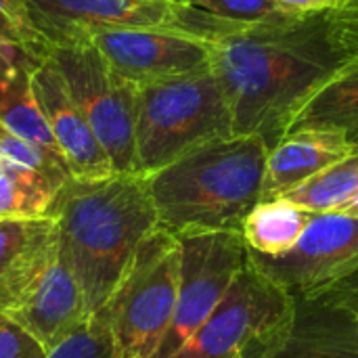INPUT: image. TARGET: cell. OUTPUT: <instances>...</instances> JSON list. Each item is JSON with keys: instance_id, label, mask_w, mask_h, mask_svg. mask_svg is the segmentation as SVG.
<instances>
[{"instance_id": "cell-12", "label": "cell", "mask_w": 358, "mask_h": 358, "mask_svg": "<svg viewBox=\"0 0 358 358\" xmlns=\"http://www.w3.org/2000/svg\"><path fill=\"white\" fill-rule=\"evenodd\" d=\"M31 82L40 111L65 159L69 176L76 180H99L115 174L105 149L73 103L61 71L48 52L34 59Z\"/></svg>"}, {"instance_id": "cell-14", "label": "cell", "mask_w": 358, "mask_h": 358, "mask_svg": "<svg viewBox=\"0 0 358 358\" xmlns=\"http://www.w3.org/2000/svg\"><path fill=\"white\" fill-rule=\"evenodd\" d=\"M61 254L55 216L0 220V313L17 306Z\"/></svg>"}, {"instance_id": "cell-29", "label": "cell", "mask_w": 358, "mask_h": 358, "mask_svg": "<svg viewBox=\"0 0 358 358\" xmlns=\"http://www.w3.org/2000/svg\"><path fill=\"white\" fill-rule=\"evenodd\" d=\"M342 214H348V216H357L358 218V195L352 197L344 208H342Z\"/></svg>"}, {"instance_id": "cell-23", "label": "cell", "mask_w": 358, "mask_h": 358, "mask_svg": "<svg viewBox=\"0 0 358 358\" xmlns=\"http://www.w3.org/2000/svg\"><path fill=\"white\" fill-rule=\"evenodd\" d=\"M0 159L23 166V168H31V170L44 174L46 178H50L61 189L71 178L69 170L61 157H57V155L48 153L46 149L29 143L27 138L6 130L2 124H0Z\"/></svg>"}, {"instance_id": "cell-32", "label": "cell", "mask_w": 358, "mask_h": 358, "mask_svg": "<svg viewBox=\"0 0 358 358\" xmlns=\"http://www.w3.org/2000/svg\"><path fill=\"white\" fill-rule=\"evenodd\" d=\"M180 2H182V4H185V2H187V0H180Z\"/></svg>"}, {"instance_id": "cell-33", "label": "cell", "mask_w": 358, "mask_h": 358, "mask_svg": "<svg viewBox=\"0 0 358 358\" xmlns=\"http://www.w3.org/2000/svg\"><path fill=\"white\" fill-rule=\"evenodd\" d=\"M0 46H2V44H0Z\"/></svg>"}, {"instance_id": "cell-2", "label": "cell", "mask_w": 358, "mask_h": 358, "mask_svg": "<svg viewBox=\"0 0 358 358\" xmlns=\"http://www.w3.org/2000/svg\"><path fill=\"white\" fill-rule=\"evenodd\" d=\"M48 216L59 222L61 254L80 283L88 317L94 319L130 271L143 241L159 227L149 178H69Z\"/></svg>"}, {"instance_id": "cell-19", "label": "cell", "mask_w": 358, "mask_h": 358, "mask_svg": "<svg viewBox=\"0 0 358 358\" xmlns=\"http://www.w3.org/2000/svg\"><path fill=\"white\" fill-rule=\"evenodd\" d=\"M313 218L315 212H308L287 199L260 201L245 218L241 237L254 254L281 256L300 241Z\"/></svg>"}, {"instance_id": "cell-9", "label": "cell", "mask_w": 358, "mask_h": 358, "mask_svg": "<svg viewBox=\"0 0 358 358\" xmlns=\"http://www.w3.org/2000/svg\"><path fill=\"white\" fill-rule=\"evenodd\" d=\"M29 21L46 48L124 27H172L208 38L210 19L187 4L159 0H27Z\"/></svg>"}, {"instance_id": "cell-15", "label": "cell", "mask_w": 358, "mask_h": 358, "mask_svg": "<svg viewBox=\"0 0 358 358\" xmlns=\"http://www.w3.org/2000/svg\"><path fill=\"white\" fill-rule=\"evenodd\" d=\"M264 358H358L355 308L327 296L296 302L285 340Z\"/></svg>"}, {"instance_id": "cell-8", "label": "cell", "mask_w": 358, "mask_h": 358, "mask_svg": "<svg viewBox=\"0 0 358 358\" xmlns=\"http://www.w3.org/2000/svg\"><path fill=\"white\" fill-rule=\"evenodd\" d=\"M182 245L180 287L170 329L153 358H174L220 306L250 262L241 233H197L178 237Z\"/></svg>"}, {"instance_id": "cell-30", "label": "cell", "mask_w": 358, "mask_h": 358, "mask_svg": "<svg viewBox=\"0 0 358 358\" xmlns=\"http://www.w3.org/2000/svg\"><path fill=\"white\" fill-rule=\"evenodd\" d=\"M159 2H178V4H182L180 0H159Z\"/></svg>"}, {"instance_id": "cell-25", "label": "cell", "mask_w": 358, "mask_h": 358, "mask_svg": "<svg viewBox=\"0 0 358 358\" xmlns=\"http://www.w3.org/2000/svg\"><path fill=\"white\" fill-rule=\"evenodd\" d=\"M46 358H113L107 323L99 317L86 321Z\"/></svg>"}, {"instance_id": "cell-17", "label": "cell", "mask_w": 358, "mask_h": 358, "mask_svg": "<svg viewBox=\"0 0 358 358\" xmlns=\"http://www.w3.org/2000/svg\"><path fill=\"white\" fill-rule=\"evenodd\" d=\"M40 55L10 44L0 46V124L63 159L34 92L31 63Z\"/></svg>"}, {"instance_id": "cell-7", "label": "cell", "mask_w": 358, "mask_h": 358, "mask_svg": "<svg viewBox=\"0 0 358 358\" xmlns=\"http://www.w3.org/2000/svg\"><path fill=\"white\" fill-rule=\"evenodd\" d=\"M65 86L105 149L115 174L136 170V99L138 86L117 76L90 40L50 46Z\"/></svg>"}, {"instance_id": "cell-21", "label": "cell", "mask_w": 358, "mask_h": 358, "mask_svg": "<svg viewBox=\"0 0 358 358\" xmlns=\"http://www.w3.org/2000/svg\"><path fill=\"white\" fill-rule=\"evenodd\" d=\"M358 195V147L344 159L331 164L285 197L308 212L329 214L342 212V208Z\"/></svg>"}, {"instance_id": "cell-31", "label": "cell", "mask_w": 358, "mask_h": 358, "mask_svg": "<svg viewBox=\"0 0 358 358\" xmlns=\"http://www.w3.org/2000/svg\"><path fill=\"white\" fill-rule=\"evenodd\" d=\"M355 315H357V319H358V302L355 304Z\"/></svg>"}, {"instance_id": "cell-24", "label": "cell", "mask_w": 358, "mask_h": 358, "mask_svg": "<svg viewBox=\"0 0 358 358\" xmlns=\"http://www.w3.org/2000/svg\"><path fill=\"white\" fill-rule=\"evenodd\" d=\"M0 44L19 46L31 55L48 50L29 21L27 0H0Z\"/></svg>"}, {"instance_id": "cell-22", "label": "cell", "mask_w": 358, "mask_h": 358, "mask_svg": "<svg viewBox=\"0 0 358 358\" xmlns=\"http://www.w3.org/2000/svg\"><path fill=\"white\" fill-rule=\"evenodd\" d=\"M185 4L231 27L281 23L304 17V13L287 8L277 0H187Z\"/></svg>"}, {"instance_id": "cell-11", "label": "cell", "mask_w": 358, "mask_h": 358, "mask_svg": "<svg viewBox=\"0 0 358 358\" xmlns=\"http://www.w3.org/2000/svg\"><path fill=\"white\" fill-rule=\"evenodd\" d=\"M109 67L124 80L147 86L210 69V42L172 27H124L90 36Z\"/></svg>"}, {"instance_id": "cell-27", "label": "cell", "mask_w": 358, "mask_h": 358, "mask_svg": "<svg viewBox=\"0 0 358 358\" xmlns=\"http://www.w3.org/2000/svg\"><path fill=\"white\" fill-rule=\"evenodd\" d=\"M279 4L294 8L298 13H323V10H340L346 8L352 0H277Z\"/></svg>"}, {"instance_id": "cell-28", "label": "cell", "mask_w": 358, "mask_h": 358, "mask_svg": "<svg viewBox=\"0 0 358 358\" xmlns=\"http://www.w3.org/2000/svg\"><path fill=\"white\" fill-rule=\"evenodd\" d=\"M331 300H340L344 304H350L355 308V304L358 302V268L352 271L348 277H344L340 283H336L327 294H323Z\"/></svg>"}, {"instance_id": "cell-18", "label": "cell", "mask_w": 358, "mask_h": 358, "mask_svg": "<svg viewBox=\"0 0 358 358\" xmlns=\"http://www.w3.org/2000/svg\"><path fill=\"white\" fill-rule=\"evenodd\" d=\"M294 130L342 132L358 147V55L300 109L289 132Z\"/></svg>"}, {"instance_id": "cell-26", "label": "cell", "mask_w": 358, "mask_h": 358, "mask_svg": "<svg viewBox=\"0 0 358 358\" xmlns=\"http://www.w3.org/2000/svg\"><path fill=\"white\" fill-rule=\"evenodd\" d=\"M46 350L0 313V358H46Z\"/></svg>"}, {"instance_id": "cell-20", "label": "cell", "mask_w": 358, "mask_h": 358, "mask_svg": "<svg viewBox=\"0 0 358 358\" xmlns=\"http://www.w3.org/2000/svg\"><path fill=\"white\" fill-rule=\"evenodd\" d=\"M44 174L0 159V220H31L50 214L59 195Z\"/></svg>"}, {"instance_id": "cell-5", "label": "cell", "mask_w": 358, "mask_h": 358, "mask_svg": "<svg viewBox=\"0 0 358 358\" xmlns=\"http://www.w3.org/2000/svg\"><path fill=\"white\" fill-rule=\"evenodd\" d=\"M180 262V239L166 229L157 227L143 241L130 271L96 315L107 323L113 358L157 355L174 319Z\"/></svg>"}, {"instance_id": "cell-16", "label": "cell", "mask_w": 358, "mask_h": 358, "mask_svg": "<svg viewBox=\"0 0 358 358\" xmlns=\"http://www.w3.org/2000/svg\"><path fill=\"white\" fill-rule=\"evenodd\" d=\"M357 147L334 130H294L287 132L266 157L262 199L285 197L331 164L350 155Z\"/></svg>"}, {"instance_id": "cell-1", "label": "cell", "mask_w": 358, "mask_h": 358, "mask_svg": "<svg viewBox=\"0 0 358 358\" xmlns=\"http://www.w3.org/2000/svg\"><path fill=\"white\" fill-rule=\"evenodd\" d=\"M357 15L350 2L210 38V67L229 101L233 134L258 136L271 151L319 88L358 55Z\"/></svg>"}, {"instance_id": "cell-10", "label": "cell", "mask_w": 358, "mask_h": 358, "mask_svg": "<svg viewBox=\"0 0 358 358\" xmlns=\"http://www.w3.org/2000/svg\"><path fill=\"white\" fill-rule=\"evenodd\" d=\"M248 254L250 262L289 298L315 300L358 268V218L342 212L315 214L289 252Z\"/></svg>"}, {"instance_id": "cell-3", "label": "cell", "mask_w": 358, "mask_h": 358, "mask_svg": "<svg viewBox=\"0 0 358 358\" xmlns=\"http://www.w3.org/2000/svg\"><path fill=\"white\" fill-rule=\"evenodd\" d=\"M266 157L258 136H229L147 176L159 227L174 237L241 233L262 199Z\"/></svg>"}, {"instance_id": "cell-13", "label": "cell", "mask_w": 358, "mask_h": 358, "mask_svg": "<svg viewBox=\"0 0 358 358\" xmlns=\"http://www.w3.org/2000/svg\"><path fill=\"white\" fill-rule=\"evenodd\" d=\"M2 315L27 331L46 352L90 321L80 283L63 254L27 296Z\"/></svg>"}, {"instance_id": "cell-4", "label": "cell", "mask_w": 358, "mask_h": 358, "mask_svg": "<svg viewBox=\"0 0 358 358\" xmlns=\"http://www.w3.org/2000/svg\"><path fill=\"white\" fill-rule=\"evenodd\" d=\"M233 134V113L210 69L138 86L136 170L151 176L187 153Z\"/></svg>"}, {"instance_id": "cell-6", "label": "cell", "mask_w": 358, "mask_h": 358, "mask_svg": "<svg viewBox=\"0 0 358 358\" xmlns=\"http://www.w3.org/2000/svg\"><path fill=\"white\" fill-rule=\"evenodd\" d=\"M294 315L296 300L248 262L214 315L174 358H264L281 346Z\"/></svg>"}]
</instances>
